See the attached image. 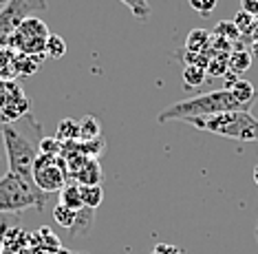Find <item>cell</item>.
I'll use <instances>...</instances> for the list:
<instances>
[{"mask_svg": "<svg viewBox=\"0 0 258 254\" xmlns=\"http://www.w3.org/2000/svg\"><path fill=\"white\" fill-rule=\"evenodd\" d=\"M152 254H181V250L174 245H168V243H159L152 250Z\"/></svg>", "mask_w": 258, "mask_h": 254, "instance_id": "28", "label": "cell"}, {"mask_svg": "<svg viewBox=\"0 0 258 254\" xmlns=\"http://www.w3.org/2000/svg\"><path fill=\"white\" fill-rule=\"evenodd\" d=\"M31 179L44 194L60 192L69 184V168H67L64 157L40 153L31 168Z\"/></svg>", "mask_w": 258, "mask_h": 254, "instance_id": "5", "label": "cell"}, {"mask_svg": "<svg viewBox=\"0 0 258 254\" xmlns=\"http://www.w3.org/2000/svg\"><path fill=\"white\" fill-rule=\"evenodd\" d=\"M22 254H84V252H71V250H67V247H60V250H51V252H46V250H38V247H27Z\"/></svg>", "mask_w": 258, "mask_h": 254, "instance_id": "27", "label": "cell"}, {"mask_svg": "<svg viewBox=\"0 0 258 254\" xmlns=\"http://www.w3.org/2000/svg\"><path fill=\"white\" fill-rule=\"evenodd\" d=\"M256 241H258V223H256Z\"/></svg>", "mask_w": 258, "mask_h": 254, "instance_id": "31", "label": "cell"}, {"mask_svg": "<svg viewBox=\"0 0 258 254\" xmlns=\"http://www.w3.org/2000/svg\"><path fill=\"white\" fill-rule=\"evenodd\" d=\"M44 60H46V56H27V53L16 51V73H18V78L36 75Z\"/></svg>", "mask_w": 258, "mask_h": 254, "instance_id": "11", "label": "cell"}, {"mask_svg": "<svg viewBox=\"0 0 258 254\" xmlns=\"http://www.w3.org/2000/svg\"><path fill=\"white\" fill-rule=\"evenodd\" d=\"M254 20H256V18L249 16V14H245V11H238L236 18H234V25L238 27L240 40H243V42H251V33H254Z\"/></svg>", "mask_w": 258, "mask_h": 254, "instance_id": "21", "label": "cell"}, {"mask_svg": "<svg viewBox=\"0 0 258 254\" xmlns=\"http://www.w3.org/2000/svg\"><path fill=\"white\" fill-rule=\"evenodd\" d=\"M46 197L31 177L5 173L0 177V215H20L22 210H44Z\"/></svg>", "mask_w": 258, "mask_h": 254, "instance_id": "4", "label": "cell"}, {"mask_svg": "<svg viewBox=\"0 0 258 254\" xmlns=\"http://www.w3.org/2000/svg\"><path fill=\"white\" fill-rule=\"evenodd\" d=\"M55 137L60 139L62 144H67V141H78V139H80V122L71 120V117L62 120V122H60V126H57Z\"/></svg>", "mask_w": 258, "mask_h": 254, "instance_id": "16", "label": "cell"}, {"mask_svg": "<svg viewBox=\"0 0 258 254\" xmlns=\"http://www.w3.org/2000/svg\"><path fill=\"white\" fill-rule=\"evenodd\" d=\"M212 49V33L205 29H195L187 33L185 40V51L187 53H210Z\"/></svg>", "mask_w": 258, "mask_h": 254, "instance_id": "12", "label": "cell"}, {"mask_svg": "<svg viewBox=\"0 0 258 254\" xmlns=\"http://www.w3.org/2000/svg\"><path fill=\"white\" fill-rule=\"evenodd\" d=\"M102 135V126H99L95 115H86L80 120V139L78 141H95Z\"/></svg>", "mask_w": 258, "mask_h": 254, "instance_id": "15", "label": "cell"}, {"mask_svg": "<svg viewBox=\"0 0 258 254\" xmlns=\"http://www.w3.org/2000/svg\"><path fill=\"white\" fill-rule=\"evenodd\" d=\"M205 78H208V71L201 69V67H195V64H185L183 69V86L185 88H195V86H201Z\"/></svg>", "mask_w": 258, "mask_h": 254, "instance_id": "19", "label": "cell"}, {"mask_svg": "<svg viewBox=\"0 0 258 254\" xmlns=\"http://www.w3.org/2000/svg\"><path fill=\"white\" fill-rule=\"evenodd\" d=\"M187 3H190V7L195 11H199L203 18H208L216 9V3H219V0H187Z\"/></svg>", "mask_w": 258, "mask_h": 254, "instance_id": "25", "label": "cell"}, {"mask_svg": "<svg viewBox=\"0 0 258 254\" xmlns=\"http://www.w3.org/2000/svg\"><path fill=\"white\" fill-rule=\"evenodd\" d=\"M82 188V201H84V208L89 210H97V206L104 201V190L102 186H80Z\"/></svg>", "mask_w": 258, "mask_h": 254, "instance_id": "18", "label": "cell"}, {"mask_svg": "<svg viewBox=\"0 0 258 254\" xmlns=\"http://www.w3.org/2000/svg\"><path fill=\"white\" fill-rule=\"evenodd\" d=\"M31 102L16 80H0V124H14L29 115Z\"/></svg>", "mask_w": 258, "mask_h": 254, "instance_id": "8", "label": "cell"}, {"mask_svg": "<svg viewBox=\"0 0 258 254\" xmlns=\"http://www.w3.org/2000/svg\"><path fill=\"white\" fill-rule=\"evenodd\" d=\"M40 153H46V155H62V141L57 137H42V141H40Z\"/></svg>", "mask_w": 258, "mask_h": 254, "instance_id": "24", "label": "cell"}, {"mask_svg": "<svg viewBox=\"0 0 258 254\" xmlns=\"http://www.w3.org/2000/svg\"><path fill=\"white\" fill-rule=\"evenodd\" d=\"M0 133L5 141L9 173L31 177V168L40 155L42 141V126L31 113L14 124H0Z\"/></svg>", "mask_w": 258, "mask_h": 254, "instance_id": "1", "label": "cell"}, {"mask_svg": "<svg viewBox=\"0 0 258 254\" xmlns=\"http://www.w3.org/2000/svg\"><path fill=\"white\" fill-rule=\"evenodd\" d=\"M240 11L258 18V0H240Z\"/></svg>", "mask_w": 258, "mask_h": 254, "instance_id": "26", "label": "cell"}, {"mask_svg": "<svg viewBox=\"0 0 258 254\" xmlns=\"http://www.w3.org/2000/svg\"><path fill=\"white\" fill-rule=\"evenodd\" d=\"M212 53V51H210ZM227 58H230V53H212L210 56V62H208V75H214V78H225L230 67H227Z\"/></svg>", "mask_w": 258, "mask_h": 254, "instance_id": "17", "label": "cell"}, {"mask_svg": "<svg viewBox=\"0 0 258 254\" xmlns=\"http://www.w3.org/2000/svg\"><path fill=\"white\" fill-rule=\"evenodd\" d=\"M185 124L199 131L219 135V137L236 139V141H258V120L251 111H227L203 117H187Z\"/></svg>", "mask_w": 258, "mask_h": 254, "instance_id": "3", "label": "cell"}, {"mask_svg": "<svg viewBox=\"0 0 258 254\" xmlns=\"http://www.w3.org/2000/svg\"><path fill=\"white\" fill-rule=\"evenodd\" d=\"M49 35L51 31L44 20H40L36 16H29L11 33L7 46L18 53H27V56H44V46H46Z\"/></svg>", "mask_w": 258, "mask_h": 254, "instance_id": "6", "label": "cell"}, {"mask_svg": "<svg viewBox=\"0 0 258 254\" xmlns=\"http://www.w3.org/2000/svg\"><path fill=\"white\" fill-rule=\"evenodd\" d=\"M44 56L46 58H53V60H60V58L67 56V42H64L62 35H57V33L49 35L46 46H44Z\"/></svg>", "mask_w": 258, "mask_h": 254, "instance_id": "20", "label": "cell"}, {"mask_svg": "<svg viewBox=\"0 0 258 254\" xmlns=\"http://www.w3.org/2000/svg\"><path fill=\"white\" fill-rule=\"evenodd\" d=\"M249 46H251V49H249L251 58H256V60H258V38H256V40H251V42H249Z\"/></svg>", "mask_w": 258, "mask_h": 254, "instance_id": "29", "label": "cell"}, {"mask_svg": "<svg viewBox=\"0 0 258 254\" xmlns=\"http://www.w3.org/2000/svg\"><path fill=\"white\" fill-rule=\"evenodd\" d=\"M46 0H7L0 9V49L7 46L11 33L18 29L22 20H27L33 11H44Z\"/></svg>", "mask_w": 258, "mask_h": 254, "instance_id": "7", "label": "cell"}, {"mask_svg": "<svg viewBox=\"0 0 258 254\" xmlns=\"http://www.w3.org/2000/svg\"><path fill=\"white\" fill-rule=\"evenodd\" d=\"M60 204L67 206V208H71V210H75V212L84 210V201H82V188H80V184H75V181H69V184L60 190Z\"/></svg>", "mask_w": 258, "mask_h": 254, "instance_id": "13", "label": "cell"}, {"mask_svg": "<svg viewBox=\"0 0 258 254\" xmlns=\"http://www.w3.org/2000/svg\"><path fill=\"white\" fill-rule=\"evenodd\" d=\"M223 88H227V91H230L232 95L236 97L247 111L256 102V88H254V84L247 82V80H243V78H236V75L227 73L225 75V86H223Z\"/></svg>", "mask_w": 258, "mask_h": 254, "instance_id": "9", "label": "cell"}, {"mask_svg": "<svg viewBox=\"0 0 258 254\" xmlns=\"http://www.w3.org/2000/svg\"><path fill=\"white\" fill-rule=\"evenodd\" d=\"M227 111H247V109L227 88H219V91L201 93V95L181 99V102L168 106L166 111H161L157 115V120H159V124L183 122L187 117H203V115H214V113H227Z\"/></svg>", "mask_w": 258, "mask_h": 254, "instance_id": "2", "label": "cell"}, {"mask_svg": "<svg viewBox=\"0 0 258 254\" xmlns=\"http://www.w3.org/2000/svg\"><path fill=\"white\" fill-rule=\"evenodd\" d=\"M227 67H230L227 73H232V75L245 73V71L251 67V53H249V49H245L243 46V40L234 44L230 58H227Z\"/></svg>", "mask_w": 258, "mask_h": 254, "instance_id": "10", "label": "cell"}, {"mask_svg": "<svg viewBox=\"0 0 258 254\" xmlns=\"http://www.w3.org/2000/svg\"><path fill=\"white\" fill-rule=\"evenodd\" d=\"M212 35H219V38H225V40H230V42H240V31H238V27L234 25V20H221L219 25H216L212 29Z\"/></svg>", "mask_w": 258, "mask_h": 254, "instance_id": "22", "label": "cell"}, {"mask_svg": "<svg viewBox=\"0 0 258 254\" xmlns=\"http://www.w3.org/2000/svg\"><path fill=\"white\" fill-rule=\"evenodd\" d=\"M254 181H256V186H258V166L254 168Z\"/></svg>", "mask_w": 258, "mask_h": 254, "instance_id": "30", "label": "cell"}, {"mask_svg": "<svg viewBox=\"0 0 258 254\" xmlns=\"http://www.w3.org/2000/svg\"><path fill=\"white\" fill-rule=\"evenodd\" d=\"M0 80H18L16 73V51L9 46L0 49Z\"/></svg>", "mask_w": 258, "mask_h": 254, "instance_id": "14", "label": "cell"}, {"mask_svg": "<svg viewBox=\"0 0 258 254\" xmlns=\"http://www.w3.org/2000/svg\"><path fill=\"white\" fill-rule=\"evenodd\" d=\"M119 3H124L126 7L133 11V16L137 18V20H148V18H150L148 0H119Z\"/></svg>", "mask_w": 258, "mask_h": 254, "instance_id": "23", "label": "cell"}]
</instances>
